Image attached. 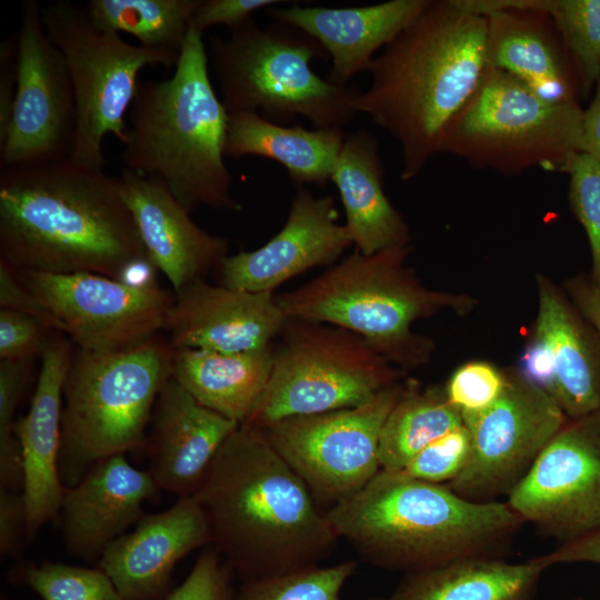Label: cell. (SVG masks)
<instances>
[{
  "label": "cell",
  "instance_id": "49",
  "mask_svg": "<svg viewBox=\"0 0 600 600\" xmlns=\"http://www.w3.org/2000/svg\"><path fill=\"white\" fill-rule=\"evenodd\" d=\"M593 99L583 109L582 143L583 153L600 163V80L596 86Z\"/></svg>",
  "mask_w": 600,
  "mask_h": 600
},
{
  "label": "cell",
  "instance_id": "40",
  "mask_svg": "<svg viewBox=\"0 0 600 600\" xmlns=\"http://www.w3.org/2000/svg\"><path fill=\"white\" fill-rule=\"evenodd\" d=\"M231 568L211 546L194 562L186 580L166 600H232Z\"/></svg>",
  "mask_w": 600,
  "mask_h": 600
},
{
  "label": "cell",
  "instance_id": "20",
  "mask_svg": "<svg viewBox=\"0 0 600 600\" xmlns=\"http://www.w3.org/2000/svg\"><path fill=\"white\" fill-rule=\"evenodd\" d=\"M164 322L172 349L224 353L268 348L288 318L273 292H250L199 279L179 292Z\"/></svg>",
  "mask_w": 600,
  "mask_h": 600
},
{
  "label": "cell",
  "instance_id": "48",
  "mask_svg": "<svg viewBox=\"0 0 600 600\" xmlns=\"http://www.w3.org/2000/svg\"><path fill=\"white\" fill-rule=\"evenodd\" d=\"M567 289L572 304L600 340V288L592 279L577 278L568 282Z\"/></svg>",
  "mask_w": 600,
  "mask_h": 600
},
{
  "label": "cell",
  "instance_id": "32",
  "mask_svg": "<svg viewBox=\"0 0 600 600\" xmlns=\"http://www.w3.org/2000/svg\"><path fill=\"white\" fill-rule=\"evenodd\" d=\"M200 0H90L84 10L99 28L133 36L139 44L180 58Z\"/></svg>",
  "mask_w": 600,
  "mask_h": 600
},
{
  "label": "cell",
  "instance_id": "37",
  "mask_svg": "<svg viewBox=\"0 0 600 600\" xmlns=\"http://www.w3.org/2000/svg\"><path fill=\"white\" fill-rule=\"evenodd\" d=\"M569 204L586 231L592 258V281L600 288V163L587 153L570 162Z\"/></svg>",
  "mask_w": 600,
  "mask_h": 600
},
{
  "label": "cell",
  "instance_id": "24",
  "mask_svg": "<svg viewBox=\"0 0 600 600\" xmlns=\"http://www.w3.org/2000/svg\"><path fill=\"white\" fill-rule=\"evenodd\" d=\"M146 448L159 489L192 496L239 423L202 406L172 377L161 388Z\"/></svg>",
  "mask_w": 600,
  "mask_h": 600
},
{
  "label": "cell",
  "instance_id": "29",
  "mask_svg": "<svg viewBox=\"0 0 600 600\" xmlns=\"http://www.w3.org/2000/svg\"><path fill=\"white\" fill-rule=\"evenodd\" d=\"M546 569L539 557L518 563L462 558L408 572L391 593L373 600H532Z\"/></svg>",
  "mask_w": 600,
  "mask_h": 600
},
{
  "label": "cell",
  "instance_id": "4",
  "mask_svg": "<svg viewBox=\"0 0 600 600\" xmlns=\"http://www.w3.org/2000/svg\"><path fill=\"white\" fill-rule=\"evenodd\" d=\"M327 518L368 563L413 572L449 561L498 556L524 524L507 501L478 502L447 484L381 470Z\"/></svg>",
  "mask_w": 600,
  "mask_h": 600
},
{
  "label": "cell",
  "instance_id": "12",
  "mask_svg": "<svg viewBox=\"0 0 600 600\" xmlns=\"http://www.w3.org/2000/svg\"><path fill=\"white\" fill-rule=\"evenodd\" d=\"M403 388L399 381L359 406L290 417L260 430L317 501L331 507L380 471L381 430Z\"/></svg>",
  "mask_w": 600,
  "mask_h": 600
},
{
  "label": "cell",
  "instance_id": "31",
  "mask_svg": "<svg viewBox=\"0 0 600 600\" xmlns=\"http://www.w3.org/2000/svg\"><path fill=\"white\" fill-rule=\"evenodd\" d=\"M461 426V412L448 400L444 388L404 383L381 430L380 469L403 470L423 448Z\"/></svg>",
  "mask_w": 600,
  "mask_h": 600
},
{
  "label": "cell",
  "instance_id": "30",
  "mask_svg": "<svg viewBox=\"0 0 600 600\" xmlns=\"http://www.w3.org/2000/svg\"><path fill=\"white\" fill-rule=\"evenodd\" d=\"M272 346L234 353L173 349L171 377L202 406L241 424L268 386Z\"/></svg>",
  "mask_w": 600,
  "mask_h": 600
},
{
  "label": "cell",
  "instance_id": "42",
  "mask_svg": "<svg viewBox=\"0 0 600 600\" xmlns=\"http://www.w3.org/2000/svg\"><path fill=\"white\" fill-rule=\"evenodd\" d=\"M0 309L27 314L44 328L63 333L56 316L19 280L16 270L0 259Z\"/></svg>",
  "mask_w": 600,
  "mask_h": 600
},
{
  "label": "cell",
  "instance_id": "43",
  "mask_svg": "<svg viewBox=\"0 0 600 600\" xmlns=\"http://www.w3.org/2000/svg\"><path fill=\"white\" fill-rule=\"evenodd\" d=\"M280 0H200L191 20V26L201 34L216 26L229 30L252 18L262 8L283 3Z\"/></svg>",
  "mask_w": 600,
  "mask_h": 600
},
{
  "label": "cell",
  "instance_id": "3",
  "mask_svg": "<svg viewBox=\"0 0 600 600\" xmlns=\"http://www.w3.org/2000/svg\"><path fill=\"white\" fill-rule=\"evenodd\" d=\"M488 67L486 18L459 0H431L374 57L370 87L353 108L399 142L402 180L416 178L441 152L450 123Z\"/></svg>",
  "mask_w": 600,
  "mask_h": 600
},
{
  "label": "cell",
  "instance_id": "16",
  "mask_svg": "<svg viewBox=\"0 0 600 600\" xmlns=\"http://www.w3.org/2000/svg\"><path fill=\"white\" fill-rule=\"evenodd\" d=\"M506 501L560 544L600 529V408L568 419Z\"/></svg>",
  "mask_w": 600,
  "mask_h": 600
},
{
  "label": "cell",
  "instance_id": "27",
  "mask_svg": "<svg viewBox=\"0 0 600 600\" xmlns=\"http://www.w3.org/2000/svg\"><path fill=\"white\" fill-rule=\"evenodd\" d=\"M384 168L373 134L360 129L347 136L331 181L338 188L357 251L371 254L408 246L409 228L383 189Z\"/></svg>",
  "mask_w": 600,
  "mask_h": 600
},
{
  "label": "cell",
  "instance_id": "41",
  "mask_svg": "<svg viewBox=\"0 0 600 600\" xmlns=\"http://www.w3.org/2000/svg\"><path fill=\"white\" fill-rule=\"evenodd\" d=\"M33 318L0 309V360L31 362L42 357L50 336Z\"/></svg>",
  "mask_w": 600,
  "mask_h": 600
},
{
  "label": "cell",
  "instance_id": "47",
  "mask_svg": "<svg viewBox=\"0 0 600 600\" xmlns=\"http://www.w3.org/2000/svg\"><path fill=\"white\" fill-rule=\"evenodd\" d=\"M547 569L554 564L589 562L600 564V529L559 544L553 551L539 556Z\"/></svg>",
  "mask_w": 600,
  "mask_h": 600
},
{
  "label": "cell",
  "instance_id": "9",
  "mask_svg": "<svg viewBox=\"0 0 600 600\" xmlns=\"http://www.w3.org/2000/svg\"><path fill=\"white\" fill-rule=\"evenodd\" d=\"M582 118L581 106L549 102L512 76L488 67L450 123L441 152L503 174L532 168L566 173L583 152Z\"/></svg>",
  "mask_w": 600,
  "mask_h": 600
},
{
  "label": "cell",
  "instance_id": "13",
  "mask_svg": "<svg viewBox=\"0 0 600 600\" xmlns=\"http://www.w3.org/2000/svg\"><path fill=\"white\" fill-rule=\"evenodd\" d=\"M16 273L73 346L93 352L124 350L156 337L176 299L158 284L133 286L96 273Z\"/></svg>",
  "mask_w": 600,
  "mask_h": 600
},
{
  "label": "cell",
  "instance_id": "17",
  "mask_svg": "<svg viewBox=\"0 0 600 600\" xmlns=\"http://www.w3.org/2000/svg\"><path fill=\"white\" fill-rule=\"evenodd\" d=\"M487 22V59L542 99L581 106L576 67L550 17L516 0H459Z\"/></svg>",
  "mask_w": 600,
  "mask_h": 600
},
{
  "label": "cell",
  "instance_id": "19",
  "mask_svg": "<svg viewBox=\"0 0 600 600\" xmlns=\"http://www.w3.org/2000/svg\"><path fill=\"white\" fill-rule=\"evenodd\" d=\"M211 543L207 516L193 496L179 497L167 510L143 514L131 532L103 550L100 568L124 600H166L176 564Z\"/></svg>",
  "mask_w": 600,
  "mask_h": 600
},
{
  "label": "cell",
  "instance_id": "26",
  "mask_svg": "<svg viewBox=\"0 0 600 600\" xmlns=\"http://www.w3.org/2000/svg\"><path fill=\"white\" fill-rule=\"evenodd\" d=\"M534 337L549 351L554 379L549 396L568 419L600 408V340L576 307L546 277H537Z\"/></svg>",
  "mask_w": 600,
  "mask_h": 600
},
{
  "label": "cell",
  "instance_id": "23",
  "mask_svg": "<svg viewBox=\"0 0 600 600\" xmlns=\"http://www.w3.org/2000/svg\"><path fill=\"white\" fill-rule=\"evenodd\" d=\"M158 490L149 471L131 466L124 454L94 463L64 489L60 512L67 552L98 562L107 546L141 519L143 502Z\"/></svg>",
  "mask_w": 600,
  "mask_h": 600
},
{
  "label": "cell",
  "instance_id": "34",
  "mask_svg": "<svg viewBox=\"0 0 600 600\" xmlns=\"http://www.w3.org/2000/svg\"><path fill=\"white\" fill-rule=\"evenodd\" d=\"M357 566V561L349 560L244 580L232 600H341Z\"/></svg>",
  "mask_w": 600,
  "mask_h": 600
},
{
  "label": "cell",
  "instance_id": "28",
  "mask_svg": "<svg viewBox=\"0 0 600 600\" xmlns=\"http://www.w3.org/2000/svg\"><path fill=\"white\" fill-rule=\"evenodd\" d=\"M340 127L306 129L278 124L258 112L229 113L226 158L247 156L271 159L283 166L297 187L326 186L331 180L346 139Z\"/></svg>",
  "mask_w": 600,
  "mask_h": 600
},
{
  "label": "cell",
  "instance_id": "14",
  "mask_svg": "<svg viewBox=\"0 0 600 600\" xmlns=\"http://www.w3.org/2000/svg\"><path fill=\"white\" fill-rule=\"evenodd\" d=\"M462 419L471 434V453L447 486L478 502L508 497L568 420L547 392L517 372L507 373L506 388L490 408Z\"/></svg>",
  "mask_w": 600,
  "mask_h": 600
},
{
  "label": "cell",
  "instance_id": "11",
  "mask_svg": "<svg viewBox=\"0 0 600 600\" xmlns=\"http://www.w3.org/2000/svg\"><path fill=\"white\" fill-rule=\"evenodd\" d=\"M43 27L67 64L76 101V137L70 160L103 169V140L127 141L126 113L131 108L140 71L148 66L176 67V57L132 44L99 28L84 8L70 1L41 7Z\"/></svg>",
  "mask_w": 600,
  "mask_h": 600
},
{
  "label": "cell",
  "instance_id": "33",
  "mask_svg": "<svg viewBox=\"0 0 600 600\" xmlns=\"http://www.w3.org/2000/svg\"><path fill=\"white\" fill-rule=\"evenodd\" d=\"M547 13L576 67L583 100L600 80V0H516Z\"/></svg>",
  "mask_w": 600,
  "mask_h": 600
},
{
  "label": "cell",
  "instance_id": "7",
  "mask_svg": "<svg viewBox=\"0 0 600 600\" xmlns=\"http://www.w3.org/2000/svg\"><path fill=\"white\" fill-rule=\"evenodd\" d=\"M173 349L160 336L113 352L73 346L63 383L59 473L74 486L98 461L146 447Z\"/></svg>",
  "mask_w": 600,
  "mask_h": 600
},
{
  "label": "cell",
  "instance_id": "46",
  "mask_svg": "<svg viewBox=\"0 0 600 600\" xmlns=\"http://www.w3.org/2000/svg\"><path fill=\"white\" fill-rule=\"evenodd\" d=\"M517 373L526 381L550 393L554 379L552 361L546 346L536 337L526 347Z\"/></svg>",
  "mask_w": 600,
  "mask_h": 600
},
{
  "label": "cell",
  "instance_id": "5",
  "mask_svg": "<svg viewBox=\"0 0 600 600\" xmlns=\"http://www.w3.org/2000/svg\"><path fill=\"white\" fill-rule=\"evenodd\" d=\"M121 154L124 168L163 182L191 213L239 211L224 163L229 112L209 77L208 51L191 24L170 78L140 81Z\"/></svg>",
  "mask_w": 600,
  "mask_h": 600
},
{
  "label": "cell",
  "instance_id": "35",
  "mask_svg": "<svg viewBox=\"0 0 600 600\" xmlns=\"http://www.w3.org/2000/svg\"><path fill=\"white\" fill-rule=\"evenodd\" d=\"M10 578L42 600H124L100 568L44 561L17 567Z\"/></svg>",
  "mask_w": 600,
  "mask_h": 600
},
{
  "label": "cell",
  "instance_id": "8",
  "mask_svg": "<svg viewBox=\"0 0 600 600\" xmlns=\"http://www.w3.org/2000/svg\"><path fill=\"white\" fill-rule=\"evenodd\" d=\"M316 58H329L316 39L278 21L261 28L251 18L227 38L209 39L208 60L229 113L258 112L283 126L300 116L314 129L342 128L357 114L360 91L319 77Z\"/></svg>",
  "mask_w": 600,
  "mask_h": 600
},
{
  "label": "cell",
  "instance_id": "39",
  "mask_svg": "<svg viewBox=\"0 0 600 600\" xmlns=\"http://www.w3.org/2000/svg\"><path fill=\"white\" fill-rule=\"evenodd\" d=\"M507 373L486 361H470L453 371L443 387L448 400L461 416L490 408L502 394Z\"/></svg>",
  "mask_w": 600,
  "mask_h": 600
},
{
  "label": "cell",
  "instance_id": "50",
  "mask_svg": "<svg viewBox=\"0 0 600 600\" xmlns=\"http://www.w3.org/2000/svg\"><path fill=\"white\" fill-rule=\"evenodd\" d=\"M570 600H586L584 598H573V599H570Z\"/></svg>",
  "mask_w": 600,
  "mask_h": 600
},
{
  "label": "cell",
  "instance_id": "6",
  "mask_svg": "<svg viewBox=\"0 0 600 600\" xmlns=\"http://www.w3.org/2000/svg\"><path fill=\"white\" fill-rule=\"evenodd\" d=\"M408 246L371 254L359 251L310 282L279 296L287 318L326 323L361 336L389 361L403 368L426 362L427 338L414 321L449 308L468 310L471 299L424 287L404 266Z\"/></svg>",
  "mask_w": 600,
  "mask_h": 600
},
{
  "label": "cell",
  "instance_id": "2",
  "mask_svg": "<svg viewBox=\"0 0 600 600\" xmlns=\"http://www.w3.org/2000/svg\"><path fill=\"white\" fill-rule=\"evenodd\" d=\"M148 257L119 177L70 158L0 168V259L16 270L120 280Z\"/></svg>",
  "mask_w": 600,
  "mask_h": 600
},
{
  "label": "cell",
  "instance_id": "36",
  "mask_svg": "<svg viewBox=\"0 0 600 600\" xmlns=\"http://www.w3.org/2000/svg\"><path fill=\"white\" fill-rule=\"evenodd\" d=\"M29 362L0 360V488L21 490L23 461L13 433L16 411L26 389Z\"/></svg>",
  "mask_w": 600,
  "mask_h": 600
},
{
  "label": "cell",
  "instance_id": "15",
  "mask_svg": "<svg viewBox=\"0 0 600 600\" xmlns=\"http://www.w3.org/2000/svg\"><path fill=\"white\" fill-rule=\"evenodd\" d=\"M17 40V92L8 132L0 144V168L68 159L77 124L72 83L34 0L21 6Z\"/></svg>",
  "mask_w": 600,
  "mask_h": 600
},
{
  "label": "cell",
  "instance_id": "25",
  "mask_svg": "<svg viewBox=\"0 0 600 600\" xmlns=\"http://www.w3.org/2000/svg\"><path fill=\"white\" fill-rule=\"evenodd\" d=\"M430 1L391 0L343 8L292 4L268 14L316 39L332 61L327 79L347 86L358 73L368 72L374 53L412 23Z\"/></svg>",
  "mask_w": 600,
  "mask_h": 600
},
{
  "label": "cell",
  "instance_id": "45",
  "mask_svg": "<svg viewBox=\"0 0 600 600\" xmlns=\"http://www.w3.org/2000/svg\"><path fill=\"white\" fill-rule=\"evenodd\" d=\"M18 79L17 36L0 44V144L3 143L12 117Z\"/></svg>",
  "mask_w": 600,
  "mask_h": 600
},
{
  "label": "cell",
  "instance_id": "10",
  "mask_svg": "<svg viewBox=\"0 0 600 600\" xmlns=\"http://www.w3.org/2000/svg\"><path fill=\"white\" fill-rule=\"evenodd\" d=\"M391 363L352 331L288 318L272 346L268 386L244 423L261 429L290 417L359 406L400 381Z\"/></svg>",
  "mask_w": 600,
  "mask_h": 600
},
{
  "label": "cell",
  "instance_id": "21",
  "mask_svg": "<svg viewBox=\"0 0 600 600\" xmlns=\"http://www.w3.org/2000/svg\"><path fill=\"white\" fill-rule=\"evenodd\" d=\"M73 343L63 334L50 336L30 408L16 420L13 433L23 461L28 542L61 510L66 487L59 473L63 383Z\"/></svg>",
  "mask_w": 600,
  "mask_h": 600
},
{
  "label": "cell",
  "instance_id": "1",
  "mask_svg": "<svg viewBox=\"0 0 600 600\" xmlns=\"http://www.w3.org/2000/svg\"><path fill=\"white\" fill-rule=\"evenodd\" d=\"M192 496L210 546L243 581L319 566L339 540L307 484L247 423L224 441Z\"/></svg>",
  "mask_w": 600,
  "mask_h": 600
},
{
  "label": "cell",
  "instance_id": "44",
  "mask_svg": "<svg viewBox=\"0 0 600 600\" xmlns=\"http://www.w3.org/2000/svg\"><path fill=\"white\" fill-rule=\"evenodd\" d=\"M28 542V519L21 491L0 489V553L20 559Z\"/></svg>",
  "mask_w": 600,
  "mask_h": 600
},
{
  "label": "cell",
  "instance_id": "22",
  "mask_svg": "<svg viewBox=\"0 0 600 600\" xmlns=\"http://www.w3.org/2000/svg\"><path fill=\"white\" fill-rule=\"evenodd\" d=\"M119 181L142 243L174 293L229 256L228 240L199 227L159 179L123 168Z\"/></svg>",
  "mask_w": 600,
  "mask_h": 600
},
{
  "label": "cell",
  "instance_id": "38",
  "mask_svg": "<svg viewBox=\"0 0 600 600\" xmlns=\"http://www.w3.org/2000/svg\"><path fill=\"white\" fill-rule=\"evenodd\" d=\"M471 453V434L463 424L432 441L401 470L430 483L448 484L464 469Z\"/></svg>",
  "mask_w": 600,
  "mask_h": 600
},
{
  "label": "cell",
  "instance_id": "18",
  "mask_svg": "<svg viewBox=\"0 0 600 600\" xmlns=\"http://www.w3.org/2000/svg\"><path fill=\"white\" fill-rule=\"evenodd\" d=\"M331 196L314 197L297 187L287 221L268 242L228 256L219 266L221 284L250 292H273L308 269L334 262L352 243Z\"/></svg>",
  "mask_w": 600,
  "mask_h": 600
}]
</instances>
